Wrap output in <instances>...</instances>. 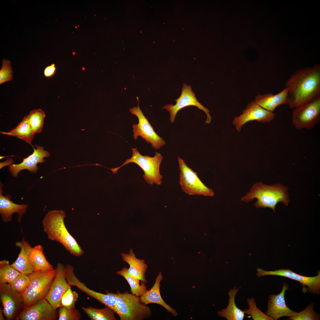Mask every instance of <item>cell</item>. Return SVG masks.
I'll return each mask as SVG.
<instances>
[{"label":"cell","mask_w":320,"mask_h":320,"mask_svg":"<svg viewBox=\"0 0 320 320\" xmlns=\"http://www.w3.org/2000/svg\"><path fill=\"white\" fill-rule=\"evenodd\" d=\"M287 104L294 108L320 95V67L316 65L296 71L285 84Z\"/></svg>","instance_id":"obj_1"},{"label":"cell","mask_w":320,"mask_h":320,"mask_svg":"<svg viewBox=\"0 0 320 320\" xmlns=\"http://www.w3.org/2000/svg\"><path fill=\"white\" fill-rule=\"evenodd\" d=\"M65 217L63 210L49 211L42 220L43 231L49 239L60 243L71 254L80 256L84 251L67 230L64 221Z\"/></svg>","instance_id":"obj_2"},{"label":"cell","mask_w":320,"mask_h":320,"mask_svg":"<svg viewBox=\"0 0 320 320\" xmlns=\"http://www.w3.org/2000/svg\"><path fill=\"white\" fill-rule=\"evenodd\" d=\"M288 190L287 186L280 183L267 185L259 182L252 186L241 200L249 202L256 199L257 201L254 206L256 208H269L275 211L278 203L281 202L286 206L288 205L290 201Z\"/></svg>","instance_id":"obj_3"},{"label":"cell","mask_w":320,"mask_h":320,"mask_svg":"<svg viewBox=\"0 0 320 320\" xmlns=\"http://www.w3.org/2000/svg\"><path fill=\"white\" fill-rule=\"evenodd\" d=\"M56 272L55 268L49 271H35L28 274L30 284L26 291L21 294L23 309L46 299Z\"/></svg>","instance_id":"obj_4"},{"label":"cell","mask_w":320,"mask_h":320,"mask_svg":"<svg viewBox=\"0 0 320 320\" xmlns=\"http://www.w3.org/2000/svg\"><path fill=\"white\" fill-rule=\"evenodd\" d=\"M132 156L126 159L121 166L115 168H109L113 174L117 173V171L121 167L127 164L134 163L137 164L143 171V177L148 183L153 185V184L159 185L162 184L163 176L160 172V167L163 157L159 153L156 152L153 157L148 155L143 156L138 151L137 147L132 148Z\"/></svg>","instance_id":"obj_5"},{"label":"cell","mask_w":320,"mask_h":320,"mask_svg":"<svg viewBox=\"0 0 320 320\" xmlns=\"http://www.w3.org/2000/svg\"><path fill=\"white\" fill-rule=\"evenodd\" d=\"M115 312L120 320H143L151 314L150 307L142 302L140 297L128 292L116 293Z\"/></svg>","instance_id":"obj_6"},{"label":"cell","mask_w":320,"mask_h":320,"mask_svg":"<svg viewBox=\"0 0 320 320\" xmlns=\"http://www.w3.org/2000/svg\"><path fill=\"white\" fill-rule=\"evenodd\" d=\"M179 168V183L183 191L191 196L213 197L214 191L206 186L201 180L197 173L189 167L184 160L177 157Z\"/></svg>","instance_id":"obj_7"},{"label":"cell","mask_w":320,"mask_h":320,"mask_svg":"<svg viewBox=\"0 0 320 320\" xmlns=\"http://www.w3.org/2000/svg\"><path fill=\"white\" fill-rule=\"evenodd\" d=\"M292 121L297 129H311L320 120V95L294 108Z\"/></svg>","instance_id":"obj_8"},{"label":"cell","mask_w":320,"mask_h":320,"mask_svg":"<svg viewBox=\"0 0 320 320\" xmlns=\"http://www.w3.org/2000/svg\"><path fill=\"white\" fill-rule=\"evenodd\" d=\"M136 98L137 106L129 109L131 113L135 115L138 120L137 124H134L132 126L133 129V137L136 140L138 136H141L146 143H151L155 149H159L165 144L166 142L154 131L153 127L139 106L138 97H137Z\"/></svg>","instance_id":"obj_9"},{"label":"cell","mask_w":320,"mask_h":320,"mask_svg":"<svg viewBox=\"0 0 320 320\" xmlns=\"http://www.w3.org/2000/svg\"><path fill=\"white\" fill-rule=\"evenodd\" d=\"M175 101L176 103L175 105L172 104H167L162 108L169 112L170 121L171 123L174 122L177 114L179 110L186 107L194 106L203 111L206 114L207 118L205 121V123L207 124L210 123L212 118L209 109L199 102L190 85L183 84L181 95L178 98L175 100Z\"/></svg>","instance_id":"obj_10"},{"label":"cell","mask_w":320,"mask_h":320,"mask_svg":"<svg viewBox=\"0 0 320 320\" xmlns=\"http://www.w3.org/2000/svg\"><path fill=\"white\" fill-rule=\"evenodd\" d=\"M256 275L258 277L267 275H275L286 277L300 282L302 286V291L304 293L308 290L313 294L319 295L320 293V272L315 276L309 277L300 275L289 269H280L274 271H266L258 268Z\"/></svg>","instance_id":"obj_11"},{"label":"cell","mask_w":320,"mask_h":320,"mask_svg":"<svg viewBox=\"0 0 320 320\" xmlns=\"http://www.w3.org/2000/svg\"><path fill=\"white\" fill-rule=\"evenodd\" d=\"M275 114L262 108L253 101L248 103L242 113L233 119L232 123L237 131H241L242 127L247 123L253 121L262 123L271 121Z\"/></svg>","instance_id":"obj_12"},{"label":"cell","mask_w":320,"mask_h":320,"mask_svg":"<svg viewBox=\"0 0 320 320\" xmlns=\"http://www.w3.org/2000/svg\"><path fill=\"white\" fill-rule=\"evenodd\" d=\"M65 272L66 280L71 286L77 287L88 295L111 308L115 312L116 293L108 292L104 294L90 289L79 280L74 272L73 267L70 265L67 264L65 266Z\"/></svg>","instance_id":"obj_13"},{"label":"cell","mask_w":320,"mask_h":320,"mask_svg":"<svg viewBox=\"0 0 320 320\" xmlns=\"http://www.w3.org/2000/svg\"><path fill=\"white\" fill-rule=\"evenodd\" d=\"M0 298L6 319H15L23 309L21 295L12 290L8 283L0 284Z\"/></svg>","instance_id":"obj_14"},{"label":"cell","mask_w":320,"mask_h":320,"mask_svg":"<svg viewBox=\"0 0 320 320\" xmlns=\"http://www.w3.org/2000/svg\"><path fill=\"white\" fill-rule=\"evenodd\" d=\"M56 273L46 299L56 310L61 306V299L65 292L71 286L66 278L65 266L58 263L55 268Z\"/></svg>","instance_id":"obj_15"},{"label":"cell","mask_w":320,"mask_h":320,"mask_svg":"<svg viewBox=\"0 0 320 320\" xmlns=\"http://www.w3.org/2000/svg\"><path fill=\"white\" fill-rule=\"evenodd\" d=\"M56 310L45 299L23 308L15 318L16 320H55Z\"/></svg>","instance_id":"obj_16"},{"label":"cell","mask_w":320,"mask_h":320,"mask_svg":"<svg viewBox=\"0 0 320 320\" xmlns=\"http://www.w3.org/2000/svg\"><path fill=\"white\" fill-rule=\"evenodd\" d=\"M289 287L288 284L284 282L282 290L279 294L269 295L267 310L265 314L273 320H277L284 316L290 317L297 313L291 310L286 305L284 294L286 291L288 290Z\"/></svg>","instance_id":"obj_17"},{"label":"cell","mask_w":320,"mask_h":320,"mask_svg":"<svg viewBox=\"0 0 320 320\" xmlns=\"http://www.w3.org/2000/svg\"><path fill=\"white\" fill-rule=\"evenodd\" d=\"M34 147L32 154L23 159L22 162L17 164H11L9 166V170L12 176L16 177L21 171L27 169L32 173H36L38 170L37 164L45 161L44 159L50 156V153L44 149V147L36 145Z\"/></svg>","instance_id":"obj_18"},{"label":"cell","mask_w":320,"mask_h":320,"mask_svg":"<svg viewBox=\"0 0 320 320\" xmlns=\"http://www.w3.org/2000/svg\"><path fill=\"white\" fill-rule=\"evenodd\" d=\"M2 186V185L1 184L0 188V214L1 219L4 222H9L11 220L12 214L17 213L18 216L17 221L20 223L22 215L26 212L28 205L14 203L11 200V196L9 194L3 196Z\"/></svg>","instance_id":"obj_19"},{"label":"cell","mask_w":320,"mask_h":320,"mask_svg":"<svg viewBox=\"0 0 320 320\" xmlns=\"http://www.w3.org/2000/svg\"><path fill=\"white\" fill-rule=\"evenodd\" d=\"M287 89L285 87L278 94L269 93L257 95L253 100L254 103L264 109L273 112L279 106L287 104Z\"/></svg>","instance_id":"obj_20"},{"label":"cell","mask_w":320,"mask_h":320,"mask_svg":"<svg viewBox=\"0 0 320 320\" xmlns=\"http://www.w3.org/2000/svg\"><path fill=\"white\" fill-rule=\"evenodd\" d=\"M15 245L20 248V251L16 260L11 264L12 266L22 274H28L35 271L29 258L32 247L23 237L21 241L15 243Z\"/></svg>","instance_id":"obj_21"},{"label":"cell","mask_w":320,"mask_h":320,"mask_svg":"<svg viewBox=\"0 0 320 320\" xmlns=\"http://www.w3.org/2000/svg\"><path fill=\"white\" fill-rule=\"evenodd\" d=\"M163 278L161 273L160 272L152 287L150 290H147L143 295L140 297V300L145 305L152 303L159 305L171 313L174 316H176L177 315L176 311L167 304L161 296L160 288V282Z\"/></svg>","instance_id":"obj_22"},{"label":"cell","mask_w":320,"mask_h":320,"mask_svg":"<svg viewBox=\"0 0 320 320\" xmlns=\"http://www.w3.org/2000/svg\"><path fill=\"white\" fill-rule=\"evenodd\" d=\"M122 260L129 265L128 272L131 275L139 279L142 282L146 283L145 274L148 268L145 261L137 258L132 250L130 249L129 253L121 254Z\"/></svg>","instance_id":"obj_23"},{"label":"cell","mask_w":320,"mask_h":320,"mask_svg":"<svg viewBox=\"0 0 320 320\" xmlns=\"http://www.w3.org/2000/svg\"><path fill=\"white\" fill-rule=\"evenodd\" d=\"M240 287L235 286L230 289L228 292L229 296L228 304L225 308L217 312L218 315L227 320H243L245 317L243 311L239 308L236 305L235 298L236 295L239 291Z\"/></svg>","instance_id":"obj_24"},{"label":"cell","mask_w":320,"mask_h":320,"mask_svg":"<svg viewBox=\"0 0 320 320\" xmlns=\"http://www.w3.org/2000/svg\"><path fill=\"white\" fill-rule=\"evenodd\" d=\"M30 263L35 271H49L55 269L47 260L40 245L32 247L29 254Z\"/></svg>","instance_id":"obj_25"},{"label":"cell","mask_w":320,"mask_h":320,"mask_svg":"<svg viewBox=\"0 0 320 320\" xmlns=\"http://www.w3.org/2000/svg\"><path fill=\"white\" fill-rule=\"evenodd\" d=\"M0 132L3 135L20 139L32 145L31 142L34 134L31 130L27 115L23 118L15 128L9 132Z\"/></svg>","instance_id":"obj_26"},{"label":"cell","mask_w":320,"mask_h":320,"mask_svg":"<svg viewBox=\"0 0 320 320\" xmlns=\"http://www.w3.org/2000/svg\"><path fill=\"white\" fill-rule=\"evenodd\" d=\"M128 268L125 267L121 270L116 272L118 274L120 275L127 280L130 287V292L133 294L139 297L143 295L147 290L145 282H142L140 284V281L138 279L131 275L128 272Z\"/></svg>","instance_id":"obj_27"},{"label":"cell","mask_w":320,"mask_h":320,"mask_svg":"<svg viewBox=\"0 0 320 320\" xmlns=\"http://www.w3.org/2000/svg\"><path fill=\"white\" fill-rule=\"evenodd\" d=\"M82 310L92 320H116L115 312L111 308L105 306L103 308L97 309L91 307H82Z\"/></svg>","instance_id":"obj_28"},{"label":"cell","mask_w":320,"mask_h":320,"mask_svg":"<svg viewBox=\"0 0 320 320\" xmlns=\"http://www.w3.org/2000/svg\"><path fill=\"white\" fill-rule=\"evenodd\" d=\"M31 130L34 134L40 133L42 129L45 114L40 109H34L27 115Z\"/></svg>","instance_id":"obj_29"},{"label":"cell","mask_w":320,"mask_h":320,"mask_svg":"<svg viewBox=\"0 0 320 320\" xmlns=\"http://www.w3.org/2000/svg\"><path fill=\"white\" fill-rule=\"evenodd\" d=\"M20 274L9 261L4 260L0 261V284L9 283Z\"/></svg>","instance_id":"obj_30"},{"label":"cell","mask_w":320,"mask_h":320,"mask_svg":"<svg viewBox=\"0 0 320 320\" xmlns=\"http://www.w3.org/2000/svg\"><path fill=\"white\" fill-rule=\"evenodd\" d=\"M247 302L249 308L243 310L245 314L249 315L253 320H273L258 308L254 298L247 299Z\"/></svg>","instance_id":"obj_31"},{"label":"cell","mask_w":320,"mask_h":320,"mask_svg":"<svg viewBox=\"0 0 320 320\" xmlns=\"http://www.w3.org/2000/svg\"><path fill=\"white\" fill-rule=\"evenodd\" d=\"M30 283L28 275L21 274L8 284L12 290L21 294L26 291Z\"/></svg>","instance_id":"obj_32"},{"label":"cell","mask_w":320,"mask_h":320,"mask_svg":"<svg viewBox=\"0 0 320 320\" xmlns=\"http://www.w3.org/2000/svg\"><path fill=\"white\" fill-rule=\"evenodd\" d=\"M315 305L314 302L307 305L305 308L300 312H297L294 316L289 317L287 320H319L320 315L315 312L313 308Z\"/></svg>","instance_id":"obj_33"},{"label":"cell","mask_w":320,"mask_h":320,"mask_svg":"<svg viewBox=\"0 0 320 320\" xmlns=\"http://www.w3.org/2000/svg\"><path fill=\"white\" fill-rule=\"evenodd\" d=\"M58 309L59 320H79L81 318L80 313L75 307L69 309L61 306Z\"/></svg>","instance_id":"obj_34"},{"label":"cell","mask_w":320,"mask_h":320,"mask_svg":"<svg viewBox=\"0 0 320 320\" xmlns=\"http://www.w3.org/2000/svg\"><path fill=\"white\" fill-rule=\"evenodd\" d=\"M78 293L73 291L70 287L65 292L61 299V306L70 309L75 307L76 302L78 298Z\"/></svg>","instance_id":"obj_35"},{"label":"cell","mask_w":320,"mask_h":320,"mask_svg":"<svg viewBox=\"0 0 320 320\" xmlns=\"http://www.w3.org/2000/svg\"><path fill=\"white\" fill-rule=\"evenodd\" d=\"M11 62L8 60L4 59L2 61V65L0 70V84L11 81L12 79L13 74Z\"/></svg>","instance_id":"obj_36"},{"label":"cell","mask_w":320,"mask_h":320,"mask_svg":"<svg viewBox=\"0 0 320 320\" xmlns=\"http://www.w3.org/2000/svg\"><path fill=\"white\" fill-rule=\"evenodd\" d=\"M56 70L55 65L54 63L47 66L44 70V76L48 78L52 77L55 74Z\"/></svg>","instance_id":"obj_37"},{"label":"cell","mask_w":320,"mask_h":320,"mask_svg":"<svg viewBox=\"0 0 320 320\" xmlns=\"http://www.w3.org/2000/svg\"><path fill=\"white\" fill-rule=\"evenodd\" d=\"M4 315L3 312V310L0 307V320H4Z\"/></svg>","instance_id":"obj_38"}]
</instances>
